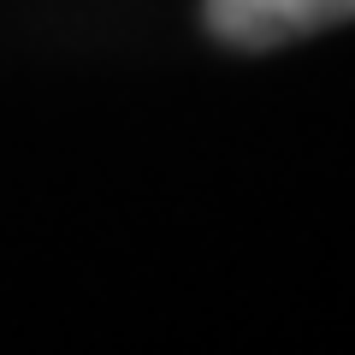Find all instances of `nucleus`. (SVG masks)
I'll return each mask as SVG.
<instances>
[{"label": "nucleus", "mask_w": 355, "mask_h": 355, "mask_svg": "<svg viewBox=\"0 0 355 355\" xmlns=\"http://www.w3.org/2000/svg\"><path fill=\"white\" fill-rule=\"evenodd\" d=\"M349 18H355V0H202L207 36L243 53L284 48V42L338 30Z\"/></svg>", "instance_id": "nucleus-1"}]
</instances>
